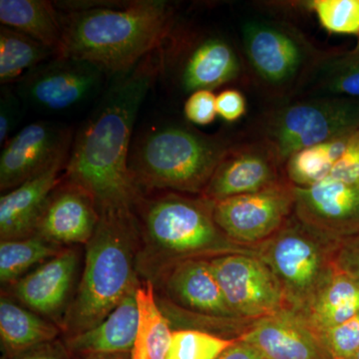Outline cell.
I'll use <instances>...</instances> for the list:
<instances>
[{"label":"cell","mask_w":359,"mask_h":359,"mask_svg":"<svg viewBox=\"0 0 359 359\" xmlns=\"http://www.w3.org/2000/svg\"><path fill=\"white\" fill-rule=\"evenodd\" d=\"M306 4L327 32L359 37V0H313Z\"/></svg>","instance_id":"4dcf8cb0"},{"label":"cell","mask_w":359,"mask_h":359,"mask_svg":"<svg viewBox=\"0 0 359 359\" xmlns=\"http://www.w3.org/2000/svg\"><path fill=\"white\" fill-rule=\"evenodd\" d=\"M320 337L332 359H351L359 348V313Z\"/></svg>","instance_id":"1f68e13d"},{"label":"cell","mask_w":359,"mask_h":359,"mask_svg":"<svg viewBox=\"0 0 359 359\" xmlns=\"http://www.w3.org/2000/svg\"><path fill=\"white\" fill-rule=\"evenodd\" d=\"M351 359H359V348L356 351V353L353 354V358Z\"/></svg>","instance_id":"60d3db41"},{"label":"cell","mask_w":359,"mask_h":359,"mask_svg":"<svg viewBox=\"0 0 359 359\" xmlns=\"http://www.w3.org/2000/svg\"><path fill=\"white\" fill-rule=\"evenodd\" d=\"M85 247L83 273L60 325L65 337L95 327L140 285L141 236L134 212L101 214Z\"/></svg>","instance_id":"277c9868"},{"label":"cell","mask_w":359,"mask_h":359,"mask_svg":"<svg viewBox=\"0 0 359 359\" xmlns=\"http://www.w3.org/2000/svg\"><path fill=\"white\" fill-rule=\"evenodd\" d=\"M61 328L43 316L2 295L0 299V341L2 359L58 339Z\"/></svg>","instance_id":"7402d4cb"},{"label":"cell","mask_w":359,"mask_h":359,"mask_svg":"<svg viewBox=\"0 0 359 359\" xmlns=\"http://www.w3.org/2000/svg\"><path fill=\"white\" fill-rule=\"evenodd\" d=\"M210 263L226 304L238 318L254 321L287 309L278 278L259 255H223Z\"/></svg>","instance_id":"7c38bea8"},{"label":"cell","mask_w":359,"mask_h":359,"mask_svg":"<svg viewBox=\"0 0 359 359\" xmlns=\"http://www.w3.org/2000/svg\"><path fill=\"white\" fill-rule=\"evenodd\" d=\"M70 151L0 198L1 241L18 240L35 233L45 205L54 189L62 181Z\"/></svg>","instance_id":"ffe728a7"},{"label":"cell","mask_w":359,"mask_h":359,"mask_svg":"<svg viewBox=\"0 0 359 359\" xmlns=\"http://www.w3.org/2000/svg\"><path fill=\"white\" fill-rule=\"evenodd\" d=\"M294 214L299 221L334 240L359 231V186L328 175L313 186L294 187Z\"/></svg>","instance_id":"9a60e30c"},{"label":"cell","mask_w":359,"mask_h":359,"mask_svg":"<svg viewBox=\"0 0 359 359\" xmlns=\"http://www.w3.org/2000/svg\"><path fill=\"white\" fill-rule=\"evenodd\" d=\"M217 113L226 122H236L245 115L247 110L245 99L240 91L226 89L217 96Z\"/></svg>","instance_id":"d590c367"},{"label":"cell","mask_w":359,"mask_h":359,"mask_svg":"<svg viewBox=\"0 0 359 359\" xmlns=\"http://www.w3.org/2000/svg\"><path fill=\"white\" fill-rule=\"evenodd\" d=\"M65 248L39 235L0 243V282L13 285L26 273L55 257Z\"/></svg>","instance_id":"83f0119b"},{"label":"cell","mask_w":359,"mask_h":359,"mask_svg":"<svg viewBox=\"0 0 359 359\" xmlns=\"http://www.w3.org/2000/svg\"><path fill=\"white\" fill-rule=\"evenodd\" d=\"M79 266V254L65 248L13 283V294L23 306L60 327Z\"/></svg>","instance_id":"ac0fdd59"},{"label":"cell","mask_w":359,"mask_h":359,"mask_svg":"<svg viewBox=\"0 0 359 359\" xmlns=\"http://www.w3.org/2000/svg\"><path fill=\"white\" fill-rule=\"evenodd\" d=\"M72 130L59 123L40 120L26 125L2 146L0 190H13L50 166L70 151Z\"/></svg>","instance_id":"4fadbf2b"},{"label":"cell","mask_w":359,"mask_h":359,"mask_svg":"<svg viewBox=\"0 0 359 359\" xmlns=\"http://www.w3.org/2000/svg\"><path fill=\"white\" fill-rule=\"evenodd\" d=\"M294 209V186L285 181L259 192L214 203V218L233 242L257 247L283 229Z\"/></svg>","instance_id":"8fae6325"},{"label":"cell","mask_w":359,"mask_h":359,"mask_svg":"<svg viewBox=\"0 0 359 359\" xmlns=\"http://www.w3.org/2000/svg\"><path fill=\"white\" fill-rule=\"evenodd\" d=\"M58 55V52L25 33L0 27V83L20 81L26 73Z\"/></svg>","instance_id":"4316f807"},{"label":"cell","mask_w":359,"mask_h":359,"mask_svg":"<svg viewBox=\"0 0 359 359\" xmlns=\"http://www.w3.org/2000/svg\"><path fill=\"white\" fill-rule=\"evenodd\" d=\"M155 292L154 283L149 280L137 287L140 320L131 359H167L173 330L158 304Z\"/></svg>","instance_id":"484cf974"},{"label":"cell","mask_w":359,"mask_h":359,"mask_svg":"<svg viewBox=\"0 0 359 359\" xmlns=\"http://www.w3.org/2000/svg\"><path fill=\"white\" fill-rule=\"evenodd\" d=\"M169 297L168 304L212 323L245 320L231 311L212 271L210 259H191L172 264L157 278ZM247 321V320H245Z\"/></svg>","instance_id":"2e32d148"},{"label":"cell","mask_w":359,"mask_h":359,"mask_svg":"<svg viewBox=\"0 0 359 359\" xmlns=\"http://www.w3.org/2000/svg\"><path fill=\"white\" fill-rule=\"evenodd\" d=\"M9 359H75L60 339L47 342Z\"/></svg>","instance_id":"74e56055"},{"label":"cell","mask_w":359,"mask_h":359,"mask_svg":"<svg viewBox=\"0 0 359 359\" xmlns=\"http://www.w3.org/2000/svg\"><path fill=\"white\" fill-rule=\"evenodd\" d=\"M297 96L359 99V40L351 50L321 54Z\"/></svg>","instance_id":"d4e9b609"},{"label":"cell","mask_w":359,"mask_h":359,"mask_svg":"<svg viewBox=\"0 0 359 359\" xmlns=\"http://www.w3.org/2000/svg\"><path fill=\"white\" fill-rule=\"evenodd\" d=\"M285 181L289 180L285 166L266 144L257 139L229 148L201 196L216 203Z\"/></svg>","instance_id":"5bb4252c"},{"label":"cell","mask_w":359,"mask_h":359,"mask_svg":"<svg viewBox=\"0 0 359 359\" xmlns=\"http://www.w3.org/2000/svg\"><path fill=\"white\" fill-rule=\"evenodd\" d=\"M109 76L88 61L57 55L18 82L22 103L40 112H68L102 94Z\"/></svg>","instance_id":"30bf717a"},{"label":"cell","mask_w":359,"mask_h":359,"mask_svg":"<svg viewBox=\"0 0 359 359\" xmlns=\"http://www.w3.org/2000/svg\"><path fill=\"white\" fill-rule=\"evenodd\" d=\"M93 199L81 189L63 180L47 201L34 235L59 245L88 244L98 224Z\"/></svg>","instance_id":"d6986e66"},{"label":"cell","mask_w":359,"mask_h":359,"mask_svg":"<svg viewBox=\"0 0 359 359\" xmlns=\"http://www.w3.org/2000/svg\"><path fill=\"white\" fill-rule=\"evenodd\" d=\"M358 143H359V131L358 132Z\"/></svg>","instance_id":"b9f144b4"},{"label":"cell","mask_w":359,"mask_h":359,"mask_svg":"<svg viewBox=\"0 0 359 359\" xmlns=\"http://www.w3.org/2000/svg\"><path fill=\"white\" fill-rule=\"evenodd\" d=\"M216 359H264L254 347L247 342L237 339V341Z\"/></svg>","instance_id":"f35d334b"},{"label":"cell","mask_w":359,"mask_h":359,"mask_svg":"<svg viewBox=\"0 0 359 359\" xmlns=\"http://www.w3.org/2000/svg\"><path fill=\"white\" fill-rule=\"evenodd\" d=\"M21 99L8 85L0 90V145H4L13 136L14 130L22 117Z\"/></svg>","instance_id":"d6a6232c"},{"label":"cell","mask_w":359,"mask_h":359,"mask_svg":"<svg viewBox=\"0 0 359 359\" xmlns=\"http://www.w3.org/2000/svg\"><path fill=\"white\" fill-rule=\"evenodd\" d=\"M216 100L217 96L209 90L194 92L184 105L187 120L201 126L212 124L218 116Z\"/></svg>","instance_id":"836d02e7"},{"label":"cell","mask_w":359,"mask_h":359,"mask_svg":"<svg viewBox=\"0 0 359 359\" xmlns=\"http://www.w3.org/2000/svg\"><path fill=\"white\" fill-rule=\"evenodd\" d=\"M359 131V99L302 97L269 111L259 124V140L285 166L297 151Z\"/></svg>","instance_id":"52a82bcc"},{"label":"cell","mask_w":359,"mask_h":359,"mask_svg":"<svg viewBox=\"0 0 359 359\" xmlns=\"http://www.w3.org/2000/svg\"><path fill=\"white\" fill-rule=\"evenodd\" d=\"M86 359H131V353L107 354Z\"/></svg>","instance_id":"ab89813d"},{"label":"cell","mask_w":359,"mask_h":359,"mask_svg":"<svg viewBox=\"0 0 359 359\" xmlns=\"http://www.w3.org/2000/svg\"><path fill=\"white\" fill-rule=\"evenodd\" d=\"M339 240L328 238L294 214L276 235L257 245L282 287L285 306L302 313L335 269Z\"/></svg>","instance_id":"8992f818"},{"label":"cell","mask_w":359,"mask_h":359,"mask_svg":"<svg viewBox=\"0 0 359 359\" xmlns=\"http://www.w3.org/2000/svg\"><path fill=\"white\" fill-rule=\"evenodd\" d=\"M334 163L325 142L294 153L285 163V176L292 186H313L330 175Z\"/></svg>","instance_id":"f546056e"},{"label":"cell","mask_w":359,"mask_h":359,"mask_svg":"<svg viewBox=\"0 0 359 359\" xmlns=\"http://www.w3.org/2000/svg\"><path fill=\"white\" fill-rule=\"evenodd\" d=\"M237 339L196 328H179L172 332L167 359H216Z\"/></svg>","instance_id":"f1b7e54d"},{"label":"cell","mask_w":359,"mask_h":359,"mask_svg":"<svg viewBox=\"0 0 359 359\" xmlns=\"http://www.w3.org/2000/svg\"><path fill=\"white\" fill-rule=\"evenodd\" d=\"M1 25L25 33L58 52L63 36L62 16L46 0H0Z\"/></svg>","instance_id":"cb8c5ba5"},{"label":"cell","mask_w":359,"mask_h":359,"mask_svg":"<svg viewBox=\"0 0 359 359\" xmlns=\"http://www.w3.org/2000/svg\"><path fill=\"white\" fill-rule=\"evenodd\" d=\"M242 39L257 81L276 95H297L323 54L301 32L276 21H247Z\"/></svg>","instance_id":"ba28073f"},{"label":"cell","mask_w":359,"mask_h":359,"mask_svg":"<svg viewBox=\"0 0 359 359\" xmlns=\"http://www.w3.org/2000/svg\"><path fill=\"white\" fill-rule=\"evenodd\" d=\"M358 313L359 283L335 266L334 273L301 314L321 334Z\"/></svg>","instance_id":"603a6c76"},{"label":"cell","mask_w":359,"mask_h":359,"mask_svg":"<svg viewBox=\"0 0 359 359\" xmlns=\"http://www.w3.org/2000/svg\"><path fill=\"white\" fill-rule=\"evenodd\" d=\"M143 194L134 214L141 236L139 273L154 282L172 264L228 254H257L233 242L214 218V202L176 192Z\"/></svg>","instance_id":"3957f363"},{"label":"cell","mask_w":359,"mask_h":359,"mask_svg":"<svg viewBox=\"0 0 359 359\" xmlns=\"http://www.w3.org/2000/svg\"><path fill=\"white\" fill-rule=\"evenodd\" d=\"M136 292L137 290L130 292L95 327L65 337L63 341L73 358L86 359L107 354L131 353L140 320Z\"/></svg>","instance_id":"44dd1931"},{"label":"cell","mask_w":359,"mask_h":359,"mask_svg":"<svg viewBox=\"0 0 359 359\" xmlns=\"http://www.w3.org/2000/svg\"><path fill=\"white\" fill-rule=\"evenodd\" d=\"M238 339L264 359H332L320 332L302 314L290 309L252 321Z\"/></svg>","instance_id":"e0dca14e"},{"label":"cell","mask_w":359,"mask_h":359,"mask_svg":"<svg viewBox=\"0 0 359 359\" xmlns=\"http://www.w3.org/2000/svg\"><path fill=\"white\" fill-rule=\"evenodd\" d=\"M56 4L63 25L58 55L88 61L109 77L158 50L176 25L173 4L163 0Z\"/></svg>","instance_id":"7a4b0ae2"},{"label":"cell","mask_w":359,"mask_h":359,"mask_svg":"<svg viewBox=\"0 0 359 359\" xmlns=\"http://www.w3.org/2000/svg\"><path fill=\"white\" fill-rule=\"evenodd\" d=\"M157 50L117 75L73 137L63 180L88 194L99 215L134 212L143 195L129 173L137 116L159 76Z\"/></svg>","instance_id":"6da1fadb"},{"label":"cell","mask_w":359,"mask_h":359,"mask_svg":"<svg viewBox=\"0 0 359 359\" xmlns=\"http://www.w3.org/2000/svg\"><path fill=\"white\" fill-rule=\"evenodd\" d=\"M231 145L219 135L203 134L179 123L156 125L132 141L130 176L142 194L201 196Z\"/></svg>","instance_id":"5b68a950"},{"label":"cell","mask_w":359,"mask_h":359,"mask_svg":"<svg viewBox=\"0 0 359 359\" xmlns=\"http://www.w3.org/2000/svg\"><path fill=\"white\" fill-rule=\"evenodd\" d=\"M157 53L159 76L189 95L231 83L242 72V61L228 40L219 35L180 29L177 25Z\"/></svg>","instance_id":"9c48e42d"},{"label":"cell","mask_w":359,"mask_h":359,"mask_svg":"<svg viewBox=\"0 0 359 359\" xmlns=\"http://www.w3.org/2000/svg\"><path fill=\"white\" fill-rule=\"evenodd\" d=\"M334 264L359 283V237L351 242L340 240L335 249Z\"/></svg>","instance_id":"8d00e7d4"},{"label":"cell","mask_w":359,"mask_h":359,"mask_svg":"<svg viewBox=\"0 0 359 359\" xmlns=\"http://www.w3.org/2000/svg\"><path fill=\"white\" fill-rule=\"evenodd\" d=\"M330 176L348 185L359 186V143L358 133L346 152L334 163Z\"/></svg>","instance_id":"e575fe53"}]
</instances>
